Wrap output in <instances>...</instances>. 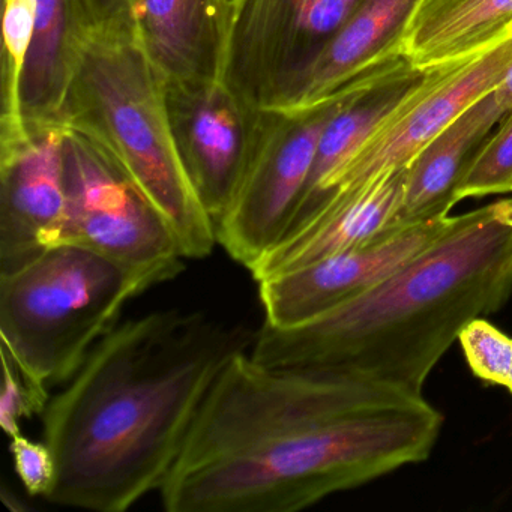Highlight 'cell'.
Here are the masks:
<instances>
[{"mask_svg": "<svg viewBox=\"0 0 512 512\" xmlns=\"http://www.w3.org/2000/svg\"><path fill=\"white\" fill-rule=\"evenodd\" d=\"M442 425L424 395L241 358L203 415V440L218 458L173 470L161 499L169 512L299 511L427 460Z\"/></svg>", "mask_w": 512, "mask_h": 512, "instance_id": "obj_1", "label": "cell"}, {"mask_svg": "<svg viewBox=\"0 0 512 512\" xmlns=\"http://www.w3.org/2000/svg\"><path fill=\"white\" fill-rule=\"evenodd\" d=\"M256 335L181 310L118 323L44 410L56 458L47 502L124 512L161 490L215 380Z\"/></svg>", "mask_w": 512, "mask_h": 512, "instance_id": "obj_2", "label": "cell"}, {"mask_svg": "<svg viewBox=\"0 0 512 512\" xmlns=\"http://www.w3.org/2000/svg\"><path fill=\"white\" fill-rule=\"evenodd\" d=\"M512 298V199L448 218L409 262L334 310L292 328L265 325L250 350L268 367L343 371L422 395L472 320Z\"/></svg>", "mask_w": 512, "mask_h": 512, "instance_id": "obj_3", "label": "cell"}, {"mask_svg": "<svg viewBox=\"0 0 512 512\" xmlns=\"http://www.w3.org/2000/svg\"><path fill=\"white\" fill-rule=\"evenodd\" d=\"M62 124L100 148L160 212L185 259H205L217 226L179 157L167 80L143 49L136 25L86 28Z\"/></svg>", "mask_w": 512, "mask_h": 512, "instance_id": "obj_4", "label": "cell"}, {"mask_svg": "<svg viewBox=\"0 0 512 512\" xmlns=\"http://www.w3.org/2000/svg\"><path fill=\"white\" fill-rule=\"evenodd\" d=\"M161 281L98 251L61 244L13 274L0 275V337L38 388L65 385L124 308Z\"/></svg>", "mask_w": 512, "mask_h": 512, "instance_id": "obj_5", "label": "cell"}, {"mask_svg": "<svg viewBox=\"0 0 512 512\" xmlns=\"http://www.w3.org/2000/svg\"><path fill=\"white\" fill-rule=\"evenodd\" d=\"M511 65L512 25L481 52L431 67L424 85L361 151L313 196L296 206L281 239L331 217L383 176L409 166L464 110L490 94Z\"/></svg>", "mask_w": 512, "mask_h": 512, "instance_id": "obj_6", "label": "cell"}, {"mask_svg": "<svg viewBox=\"0 0 512 512\" xmlns=\"http://www.w3.org/2000/svg\"><path fill=\"white\" fill-rule=\"evenodd\" d=\"M65 185L64 244L91 248L161 283L184 269L178 239L160 212L100 148L70 128Z\"/></svg>", "mask_w": 512, "mask_h": 512, "instance_id": "obj_7", "label": "cell"}, {"mask_svg": "<svg viewBox=\"0 0 512 512\" xmlns=\"http://www.w3.org/2000/svg\"><path fill=\"white\" fill-rule=\"evenodd\" d=\"M364 76L308 112L292 116L266 112L253 163L217 227L218 244L245 268L259 262L286 232L310 178L320 137Z\"/></svg>", "mask_w": 512, "mask_h": 512, "instance_id": "obj_8", "label": "cell"}, {"mask_svg": "<svg viewBox=\"0 0 512 512\" xmlns=\"http://www.w3.org/2000/svg\"><path fill=\"white\" fill-rule=\"evenodd\" d=\"M361 0H233L223 83L268 112Z\"/></svg>", "mask_w": 512, "mask_h": 512, "instance_id": "obj_9", "label": "cell"}, {"mask_svg": "<svg viewBox=\"0 0 512 512\" xmlns=\"http://www.w3.org/2000/svg\"><path fill=\"white\" fill-rule=\"evenodd\" d=\"M167 109L188 178L218 227L244 184L268 113L223 82H167Z\"/></svg>", "mask_w": 512, "mask_h": 512, "instance_id": "obj_10", "label": "cell"}, {"mask_svg": "<svg viewBox=\"0 0 512 512\" xmlns=\"http://www.w3.org/2000/svg\"><path fill=\"white\" fill-rule=\"evenodd\" d=\"M65 139V125H49L0 143V275L64 244Z\"/></svg>", "mask_w": 512, "mask_h": 512, "instance_id": "obj_11", "label": "cell"}, {"mask_svg": "<svg viewBox=\"0 0 512 512\" xmlns=\"http://www.w3.org/2000/svg\"><path fill=\"white\" fill-rule=\"evenodd\" d=\"M449 217L388 230L359 247L259 281L263 323L292 328L356 298L424 250Z\"/></svg>", "mask_w": 512, "mask_h": 512, "instance_id": "obj_12", "label": "cell"}, {"mask_svg": "<svg viewBox=\"0 0 512 512\" xmlns=\"http://www.w3.org/2000/svg\"><path fill=\"white\" fill-rule=\"evenodd\" d=\"M419 0H361L352 16L268 110L299 115L322 106L347 85L400 55Z\"/></svg>", "mask_w": 512, "mask_h": 512, "instance_id": "obj_13", "label": "cell"}, {"mask_svg": "<svg viewBox=\"0 0 512 512\" xmlns=\"http://www.w3.org/2000/svg\"><path fill=\"white\" fill-rule=\"evenodd\" d=\"M233 0H140L136 31L167 82H223Z\"/></svg>", "mask_w": 512, "mask_h": 512, "instance_id": "obj_14", "label": "cell"}, {"mask_svg": "<svg viewBox=\"0 0 512 512\" xmlns=\"http://www.w3.org/2000/svg\"><path fill=\"white\" fill-rule=\"evenodd\" d=\"M502 121L487 94L434 137L407 166L403 202L388 230L449 217L458 203L461 182L493 128Z\"/></svg>", "mask_w": 512, "mask_h": 512, "instance_id": "obj_15", "label": "cell"}, {"mask_svg": "<svg viewBox=\"0 0 512 512\" xmlns=\"http://www.w3.org/2000/svg\"><path fill=\"white\" fill-rule=\"evenodd\" d=\"M406 181L407 167L388 173L331 217L281 239L248 271L259 283L371 241L394 220Z\"/></svg>", "mask_w": 512, "mask_h": 512, "instance_id": "obj_16", "label": "cell"}, {"mask_svg": "<svg viewBox=\"0 0 512 512\" xmlns=\"http://www.w3.org/2000/svg\"><path fill=\"white\" fill-rule=\"evenodd\" d=\"M88 26L76 0H37L34 38L22 83L26 130L62 124V109Z\"/></svg>", "mask_w": 512, "mask_h": 512, "instance_id": "obj_17", "label": "cell"}, {"mask_svg": "<svg viewBox=\"0 0 512 512\" xmlns=\"http://www.w3.org/2000/svg\"><path fill=\"white\" fill-rule=\"evenodd\" d=\"M512 25V0H419L400 43L413 67L431 68L481 52Z\"/></svg>", "mask_w": 512, "mask_h": 512, "instance_id": "obj_18", "label": "cell"}, {"mask_svg": "<svg viewBox=\"0 0 512 512\" xmlns=\"http://www.w3.org/2000/svg\"><path fill=\"white\" fill-rule=\"evenodd\" d=\"M37 0H4L2 22V118L0 143L26 136L22 83L34 38Z\"/></svg>", "mask_w": 512, "mask_h": 512, "instance_id": "obj_19", "label": "cell"}, {"mask_svg": "<svg viewBox=\"0 0 512 512\" xmlns=\"http://www.w3.org/2000/svg\"><path fill=\"white\" fill-rule=\"evenodd\" d=\"M470 371L488 385L505 386L512 394V338L485 317L472 320L458 337Z\"/></svg>", "mask_w": 512, "mask_h": 512, "instance_id": "obj_20", "label": "cell"}, {"mask_svg": "<svg viewBox=\"0 0 512 512\" xmlns=\"http://www.w3.org/2000/svg\"><path fill=\"white\" fill-rule=\"evenodd\" d=\"M485 143L457 191L458 202L469 197L512 193V113Z\"/></svg>", "mask_w": 512, "mask_h": 512, "instance_id": "obj_21", "label": "cell"}, {"mask_svg": "<svg viewBox=\"0 0 512 512\" xmlns=\"http://www.w3.org/2000/svg\"><path fill=\"white\" fill-rule=\"evenodd\" d=\"M4 362V388L0 397V425L8 436L22 434V419L43 415L50 401L49 391L38 388L26 379L16 362L2 352Z\"/></svg>", "mask_w": 512, "mask_h": 512, "instance_id": "obj_22", "label": "cell"}, {"mask_svg": "<svg viewBox=\"0 0 512 512\" xmlns=\"http://www.w3.org/2000/svg\"><path fill=\"white\" fill-rule=\"evenodd\" d=\"M14 469L31 496L46 499L56 481V458L46 442H35L19 434L11 437Z\"/></svg>", "mask_w": 512, "mask_h": 512, "instance_id": "obj_23", "label": "cell"}, {"mask_svg": "<svg viewBox=\"0 0 512 512\" xmlns=\"http://www.w3.org/2000/svg\"><path fill=\"white\" fill-rule=\"evenodd\" d=\"M88 28L136 25L140 0H76Z\"/></svg>", "mask_w": 512, "mask_h": 512, "instance_id": "obj_24", "label": "cell"}, {"mask_svg": "<svg viewBox=\"0 0 512 512\" xmlns=\"http://www.w3.org/2000/svg\"><path fill=\"white\" fill-rule=\"evenodd\" d=\"M490 97L502 118H508L512 113V65L506 71L502 82L490 92Z\"/></svg>", "mask_w": 512, "mask_h": 512, "instance_id": "obj_25", "label": "cell"}]
</instances>
